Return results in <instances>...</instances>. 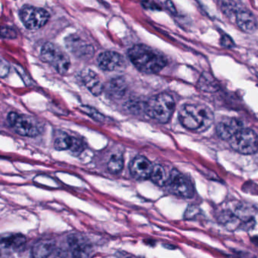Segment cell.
I'll return each mask as SVG.
<instances>
[{
    "label": "cell",
    "instance_id": "cell-1",
    "mask_svg": "<svg viewBox=\"0 0 258 258\" xmlns=\"http://www.w3.org/2000/svg\"><path fill=\"white\" fill-rule=\"evenodd\" d=\"M128 56L133 64L143 73H158L167 64V59L162 54L146 45L133 46Z\"/></svg>",
    "mask_w": 258,
    "mask_h": 258
},
{
    "label": "cell",
    "instance_id": "cell-2",
    "mask_svg": "<svg viewBox=\"0 0 258 258\" xmlns=\"http://www.w3.org/2000/svg\"><path fill=\"white\" fill-rule=\"evenodd\" d=\"M181 124L192 131H205L213 123L214 115L209 108L199 104H185L179 112Z\"/></svg>",
    "mask_w": 258,
    "mask_h": 258
},
{
    "label": "cell",
    "instance_id": "cell-3",
    "mask_svg": "<svg viewBox=\"0 0 258 258\" xmlns=\"http://www.w3.org/2000/svg\"><path fill=\"white\" fill-rule=\"evenodd\" d=\"M176 108L173 96L168 93H160L153 96L145 105L146 114L160 123H167L171 118Z\"/></svg>",
    "mask_w": 258,
    "mask_h": 258
},
{
    "label": "cell",
    "instance_id": "cell-4",
    "mask_svg": "<svg viewBox=\"0 0 258 258\" xmlns=\"http://www.w3.org/2000/svg\"><path fill=\"white\" fill-rule=\"evenodd\" d=\"M41 56L46 62L50 64L60 75L67 73L70 69L71 61L69 55L57 45L46 43L41 49Z\"/></svg>",
    "mask_w": 258,
    "mask_h": 258
},
{
    "label": "cell",
    "instance_id": "cell-5",
    "mask_svg": "<svg viewBox=\"0 0 258 258\" xmlns=\"http://www.w3.org/2000/svg\"><path fill=\"white\" fill-rule=\"evenodd\" d=\"M19 16L24 25L33 31L43 28L49 19V13L46 10L30 5L21 9Z\"/></svg>",
    "mask_w": 258,
    "mask_h": 258
},
{
    "label": "cell",
    "instance_id": "cell-6",
    "mask_svg": "<svg viewBox=\"0 0 258 258\" xmlns=\"http://www.w3.org/2000/svg\"><path fill=\"white\" fill-rule=\"evenodd\" d=\"M229 141L235 152L243 155H252L257 150V137L253 130L242 129Z\"/></svg>",
    "mask_w": 258,
    "mask_h": 258
},
{
    "label": "cell",
    "instance_id": "cell-7",
    "mask_svg": "<svg viewBox=\"0 0 258 258\" xmlns=\"http://www.w3.org/2000/svg\"><path fill=\"white\" fill-rule=\"evenodd\" d=\"M7 118L12 127L19 135L34 137L40 134V129L37 123L28 116L16 112H10Z\"/></svg>",
    "mask_w": 258,
    "mask_h": 258
},
{
    "label": "cell",
    "instance_id": "cell-8",
    "mask_svg": "<svg viewBox=\"0 0 258 258\" xmlns=\"http://www.w3.org/2000/svg\"><path fill=\"white\" fill-rule=\"evenodd\" d=\"M167 183L172 192L179 197L190 199L194 195V187L191 181L177 170H172Z\"/></svg>",
    "mask_w": 258,
    "mask_h": 258
},
{
    "label": "cell",
    "instance_id": "cell-9",
    "mask_svg": "<svg viewBox=\"0 0 258 258\" xmlns=\"http://www.w3.org/2000/svg\"><path fill=\"white\" fill-rule=\"evenodd\" d=\"M99 67L105 72L120 71L126 67V60L120 54L112 51L102 52L97 58Z\"/></svg>",
    "mask_w": 258,
    "mask_h": 258
},
{
    "label": "cell",
    "instance_id": "cell-10",
    "mask_svg": "<svg viewBox=\"0 0 258 258\" xmlns=\"http://www.w3.org/2000/svg\"><path fill=\"white\" fill-rule=\"evenodd\" d=\"M243 129L241 120L235 117H224L217 125V133L223 140H229Z\"/></svg>",
    "mask_w": 258,
    "mask_h": 258
},
{
    "label": "cell",
    "instance_id": "cell-11",
    "mask_svg": "<svg viewBox=\"0 0 258 258\" xmlns=\"http://www.w3.org/2000/svg\"><path fill=\"white\" fill-rule=\"evenodd\" d=\"M153 165L149 159L143 156H137L130 164L131 173L135 179H146L150 177Z\"/></svg>",
    "mask_w": 258,
    "mask_h": 258
},
{
    "label": "cell",
    "instance_id": "cell-12",
    "mask_svg": "<svg viewBox=\"0 0 258 258\" xmlns=\"http://www.w3.org/2000/svg\"><path fill=\"white\" fill-rule=\"evenodd\" d=\"M66 44L70 52L78 58H90L94 53L93 46L87 45L81 38L75 35L67 37Z\"/></svg>",
    "mask_w": 258,
    "mask_h": 258
},
{
    "label": "cell",
    "instance_id": "cell-13",
    "mask_svg": "<svg viewBox=\"0 0 258 258\" xmlns=\"http://www.w3.org/2000/svg\"><path fill=\"white\" fill-rule=\"evenodd\" d=\"M235 21L241 31L249 34L255 32L257 28V22L254 15L242 7L235 15Z\"/></svg>",
    "mask_w": 258,
    "mask_h": 258
},
{
    "label": "cell",
    "instance_id": "cell-14",
    "mask_svg": "<svg viewBox=\"0 0 258 258\" xmlns=\"http://www.w3.org/2000/svg\"><path fill=\"white\" fill-rule=\"evenodd\" d=\"M81 81L86 87L94 96H99L104 90V86L100 78L93 71L86 69L81 73Z\"/></svg>",
    "mask_w": 258,
    "mask_h": 258
},
{
    "label": "cell",
    "instance_id": "cell-15",
    "mask_svg": "<svg viewBox=\"0 0 258 258\" xmlns=\"http://www.w3.org/2000/svg\"><path fill=\"white\" fill-rule=\"evenodd\" d=\"M55 247V242L52 239H40L33 245L31 249V257L48 258Z\"/></svg>",
    "mask_w": 258,
    "mask_h": 258
},
{
    "label": "cell",
    "instance_id": "cell-16",
    "mask_svg": "<svg viewBox=\"0 0 258 258\" xmlns=\"http://www.w3.org/2000/svg\"><path fill=\"white\" fill-rule=\"evenodd\" d=\"M69 243L72 249V258H90V246L79 237L72 235L69 238Z\"/></svg>",
    "mask_w": 258,
    "mask_h": 258
},
{
    "label": "cell",
    "instance_id": "cell-17",
    "mask_svg": "<svg viewBox=\"0 0 258 258\" xmlns=\"http://www.w3.org/2000/svg\"><path fill=\"white\" fill-rule=\"evenodd\" d=\"M200 90L208 93H214L219 89V84L215 78L208 73H203L198 83Z\"/></svg>",
    "mask_w": 258,
    "mask_h": 258
},
{
    "label": "cell",
    "instance_id": "cell-18",
    "mask_svg": "<svg viewBox=\"0 0 258 258\" xmlns=\"http://www.w3.org/2000/svg\"><path fill=\"white\" fill-rule=\"evenodd\" d=\"M149 178L152 179L154 183L159 185V186H163L167 183L169 176L163 166L156 164V165H153V168H152V171Z\"/></svg>",
    "mask_w": 258,
    "mask_h": 258
},
{
    "label": "cell",
    "instance_id": "cell-19",
    "mask_svg": "<svg viewBox=\"0 0 258 258\" xmlns=\"http://www.w3.org/2000/svg\"><path fill=\"white\" fill-rule=\"evenodd\" d=\"M126 84L120 78H114L108 84V91L114 97L120 98L126 92Z\"/></svg>",
    "mask_w": 258,
    "mask_h": 258
},
{
    "label": "cell",
    "instance_id": "cell-20",
    "mask_svg": "<svg viewBox=\"0 0 258 258\" xmlns=\"http://www.w3.org/2000/svg\"><path fill=\"white\" fill-rule=\"evenodd\" d=\"M123 158L120 154H116V155H112L111 158H110L108 162V169L111 173H120L123 168Z\"/></svg>",
    "mask_w": 258,
    "mask_h": 258
},
{
    "label": "cell",
    "instance_id": "cell-21",
    "mask_svg": "<svg viewBox=\"0 0 258 258\" xmlns=\"http://www.w3.org/2000/svg\"><path fill=\"white\" fill-rule=\"evenodd\" d=\"M239 4L232 1H223L221 2V10L228 17H232L236 15L241 9Z\"/></svg>",
    "mask_w": 258,
    "mask_h": 258
},
{
    "label": "cell",
    "instance_id": "cell-22",
    "mask_svg": "<svg viewBox=\"0 0 258 258\" xmlns=\"http://www.w3.org/2000/svg\"><path fill=\"white\" fill-rule=\"evenodd\" d=\"M72 137L64 134H61L55 140V149L58 151L69 150L72 142Z\"/></svg>",
    "mask_w": 258,
    "mask_h": 258
},
{
    "label": "cell",
    "instance_id": "cell-23",
    "mask_svg": "<svg viewBox=\"0 0 258 258\" xmlns=\"http://www.w3.org/2000/svg\"><path fill=\"white\" fill-rule=\"evenodd\" d=\"M84 149V145L83 142L79 139L72 137V142H71L70 147L69 150L71 151L72 154L75 156L81 155Z\"/></svg>",
    "mask_w": 258,
    "mask_h": 258
},
{
    "label": "cell",
    "instance_id": "cell-24",
    "mask_svg": "<svg viewBox=\"0 0 258 258\" xmlns=\"http://www.w3.org/2000/svg\"><path fill=\"white\" fill-rule=\"evenodd\" d=\"M27 244V238L22 234H15L12 248L16 251H20Z\"/></svg>",
    "mask_w": 258,
    "mask_h": 258
},
{
    "label": "cell",
    "instance_id": "cell-25",
    "mask_svg": "<svg viewBox=\"0 0 258 258\" xmlns=\"http://www.w3.org/2000/svg\"><path fill=\"white\" fill-rule=\"evenodd\" d=\"M14 234H4L0 235V248H12Z\"/></svg>",
    "mask_w": 258,
    "mask_h": 258
},
{
    "label": "cell",
    "instance_id": "cell-26",
    "mask_svg": "<svg viewBox=\"0 0 258 258\" xmlns=\"http://www.w3.org/2000/svg\"><path fill=\"white\" fill-rule=\"evenodd\" d=\"M0 37L3 38L14 39L17 37V33L14 28L5 26L0 28Z\"/></svg>",
    "mask_w": 258,
    "mask_h": 258
},
{
    "label": "cell",
    "instance_id": "cell-27",
    "mask_svg": "<svg viewBox=\"0 0 258 258\" xmlns=\"http://www.w3.org/2000/svg\"><path fill=\"white\" fill-rule=\"evenodd\" d=\"M82 111L84 112L87 113V114L90 116V117L94 118L95 120H99V121H102L104 120V116L102 114H99L97 111L93 109V108H89V107H83Z\"/></svg>",
    "mask_w": 258,
    "mask_h": 258
},
{
    "label": "cell",
    "instance_id": "cell-28",
    "mask_svg": "<svg viewBox=\"0 0 258 258\" xmlns=\"http://www.w3.org/2000/svg\"><path fill=\"white\" fill-rule=\"evenodd\" d=\"M9 72H10V66L8 63L3 58H0V77L6 78L8 75Z\"/></svg>",
    "mask_w": 258,
    "mask_h": 258
},
{
    "label": "cell",
    "instance_id": "cell-29",
    "mask_svg": "<svg viewBox=\"0 0 258 258\" xmlns=\"http://www.w3.org/2000/svg\"><path fill=\"white\" fill-rule=\"evenodd\" d=\"M221 45L224 46V47L232 48L234 46V43L229 36L224 34V35H223V37H221Z\"/></svg>",
    "mask_w": 258,
    "mask_h": 258
},
{
    "label": "cell",
    "instance_id": "cell-30",
    "mask_svg": "<svg viewBox=\"0 0 258 258\" xmlns=\"http://www.w3.org/2000/svg\"><path fill=\"white\" fill-rule=\"evenodd\" d=\"M128 258H142V257H138V256H130V257Z\"/></svg>",
    "mask_w": 258,
    "mask_h": 258
}]
</instances>
